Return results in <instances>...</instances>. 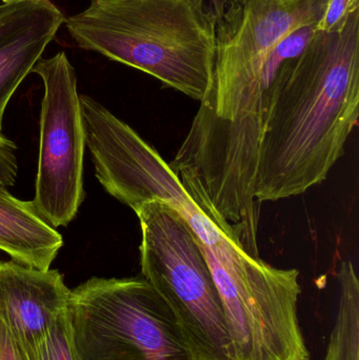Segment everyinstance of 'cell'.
Instances as JSON below:
<instances>
[{
  "label": "cell",
  "mask_w": 359,
  "mask_h": 360,
  "mask_svg": "<svg viewBox=\"0 0 359 360\" xmlns=\"http://www.w3.org/2000/svg\"><path fill=\"white\" fill-rule=\"evenodd\" d=\"M358 116L359 10L341 31H316L280 74L259 143L255 200L299 196L324 182Z\"/></svg>",
  "instance_id": "cell-2"
},
{
  "label": "cell",
  "mask_w": 359,
  "mask_h": 360,
  "mask_svg": "<svg viewBox=\"0 0 359 360\" xmlns=\"http://www.w3.org/2000/svg\"><path fill=\"white\" fill-rule=\"evenodd\" d=\"M38 360H79L74 347L67 309L48 328L38 350Z\"/></svg>",
  "instance_id": "cell-10"
},
{
  "label": "cell",
  "mask_w": 359,
  "mask_h": 360,
  "mask_svg": "<svg viewBox=\"0 0 359 360\" xmlns=\"http://www.w3.org/2000/svg\"><path fill=\"white\" fill-rule=\"evenodd\" d=\"M65 25L79 48L204 98L216 49L208 0H91Z\"/></svg>",
  "instance_id": "cell-3"
},
{
  "label": "cell",
  "mask_w": 359,
  "mask_h": 360,
  "mask_svg": "<svg viewBox=\"0 0 359 360\" xmlns=\"http://www.w3.org/2000/svg\"><path fill=\"white\" fill-rule=\"evenodd\" d=\"M141 224V273L170 307L197 360H235L225 311L208 264L183 216L149 200Z\"/></svg>",
  "instance_id": "cell-4"
},
{
  "label": "cell",
  "mask_w": 359,
  "mask_h": 360,
  "mask_svg": "<svg viewBox=\"0 0 359 360\" xmlns=\"http://www.w3.org/2000/svg\"><path fill=\"white\" fill-rule=\"evenodd\" d=\"M328 0H240L214 13L212 75L191 128L169 164L211 211L249 217L259 143L278 78L316 33Z\"/></svg>",
  "instance_id": "cell-1"
},
{
  "label": "cell",
  "mask_w": 359,
  "mask_h": 360,
  "mask_svg": "<svg viewBox=\"0 0 359 360\" xmlns=\"http://www.w3.org/2000/svg\"><path fill=\"white\" fill-rule=\"evenodd\" d=\"M65 21L51 0H17L0 6V134L11 98Z\"/></svg>",
  "instance_id": "cell-8"
},
{
  "label": "cell",
  "mask_w": 359,
  "mask_h": 360,
  "mask_svg": "<svg viewBox=\"0 0 359 360\" xmlns=\"http://www.w3.org/2000/svg\"><path fill=\"white\" fill-rule=\"evenodd\" d=\"M237 1H240V0H208V4L213 11H216L219 10V8H223L226 4Z\"/></svg>",
  "instance_id": "cell-14"
},
{
  "label": "cell",
  "mask_w": 359,
  "mask_h": 360,
  "mask_svg": "<svg viewBox=\"0 0 359 360\" xmlns=\"http://www.w3.org/2000/svg\"><path fill=\"white\" fill-rule=\"evenodd\" d=\"M18 174L17 146L0 134V184L8 188L15 184Z\"/></svg>",
  "instance_id": "cell-12"
},
{
  "label": "cell",
  "mask_w": 359,
  "mask_h": 360,
  "mask_svg": "<svg viewBox=\"0 0 359 360\" xmlns=\"http://www.w3.org/2000/svg\"><path fill=\"white\" fill-rule=\"evenodd\" d=\"M0 360H30L8 326L0 317Z\"/></svg>",
  "instance_id": "cell-13"
},
{
  "label": "cell",
  "mask_w": 359,
  "mask_h": 360,
  "mask_svg": "<svg viewBox=\"0 0 359 360\" xmlns=\"http://www.w3.org/2000/svg\"><path fill=\"white\" fill-rule=\"evenodd\" d=\"M71 290L57 270H38L19 262H0V317L30 360L48 328L69 306Z\"/></svg>",
  "instance_id": "cell-7"
},
{
  "label": "cell",
  "mask_w": 359,
  "mask_h": 360,
  "mask_svg": "<svg viewBox=\"0 0 359 360\" xmlns=\"http://www.w3.org/2000/svg\"><path fill=\"white\" fill-rule=\"evenodd\" d=\"M32 73L44 84L35 196L38 215L52 228L67 226L84 201L86 149L77 76L65 52L40 59Z\"/></svg>",
  "instance_id": "cell-6"
},
{
  "label": "cell",
  "mask_w": 359,
  "mask_h": 360,
  "mask_svg": "<svg viewBox=\"0 0 359 360\" xmlns=\"http://www.w3.org/2000/svg\"><path fill=\"white\" fill-rule=\"evenodd\" d=\"M63 245V236L38 215L32 201L16 198L0 184V251L23 266L46 271Z\"/></svg>",
  "instance_id": "cell-9"
},
{
  "label": "cell",
  "mask_w": 359,
  "mask_h": 360,
  "mask_svg": "<svg viewBox=\"0 0 359 360\" xmlns=\"http://www.w3.org/2000/svg\"><path fill=\"white\" fill-rule=\"evenodd\" d=\"M4 4H10V2L17 1V0H1Z\"/></svg>",
  "instance_id": "cell-15"
},
{
  "label": "cell",
  "mask_w": 359,
  "mask_h": 360,
  "mask_svg": "<svg viewBox=\"0 0 359 360\" xmlns=\"http://www.w3.org/2000/svg\"><path fill=\"white\" fill-rule=\"evenodd\" d=\"M359 10V0H328L316 31L339 32L344 29L350 16Z\"/></svg>",
  "instance_id": "cell-11"
},
{
  "label": "cell",
  "mask_w": 359,
  "mask_h": 360,
  "mask_svg": "<svg viewBox=\"0 0 359 360\" xmlns=\"http://www.w3.org/2000/svg\"><path fill=\"white\" fill-rule=\"evenodd\" d=\"M67 313L79 360H197L143 277H92L71 290Z\"/></svg>",
  "instance_id": "cell-5"
}]
</instances>
